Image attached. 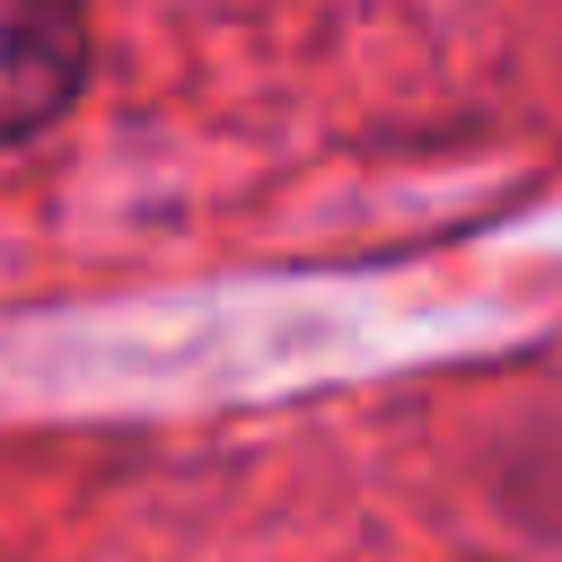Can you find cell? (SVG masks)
Segmentation results:
<instances>
[{
    "label": "cell",
    "mask_w": 562,
    "mask_h": 562,
    "mask_svg": "<svg viewBox=\"0 0 562 562\" xmlns=\"http://www.w3.org/2000/svg\"><path fill=\"white\" fill-rule=\"evenodd\" d=\"M88 79V9L79 0H0V149L35 140L70 114Z\"/></svg>",
    "instance_id": "6da1fadb"
}]
</instances>
